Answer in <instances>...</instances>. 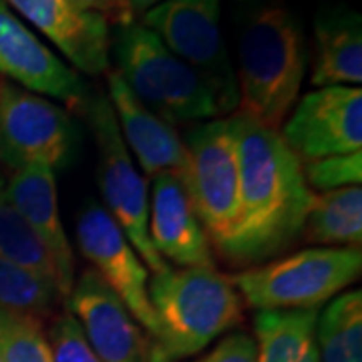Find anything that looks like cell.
Wrapping results in <instances>:
<instances>
[{
    "label": "cell",
    "mask_w": 362,
    "mask_h": 362,
    "mask_svg": "<svg viewBox=\"0 0 362 362\" xmlns=\"http://www.w3.org/2000/svg\"><path fill=\"white\" fill-rule=\"evenodd\" d=\"M240 149V206L232 233L216 252L232 266L252 268L280 256L300 238L314 192L302 161L280 133L233 115Z\"/></svg>",
    "instance_id": "cell-1"
},
{
    "label": "cell",
    "mask_w": 362,
    "mask_h": 362,
    "mask_svg": "<svg viewBox=\"0 0 362 362\" xmlns=\"http://www.w3.org/2000/svg\"><path fill=\"white\" fill-rule=\"evenodd\" d=\"M238 115L278 131L296 103L308 66L302 21L280 2L246 14L238 40Z\"/></svg>",
    "instance_id": "cell-2"
},
{
    "label": "cell",
    "mask_w": 362,
    "mask_h": 362,
    "mask_svg": "<svg viewBox=\"0 0 362 362\" xmlns=\"http://www.w3.org/2000/svg\"><path fill=\"white\" fill-rule=\"evenodd\" d=\"M149 302L156 334L149 361L177 362L206 350L244 320V300L216 268H171L153 274Z\"/></svg>",
    "instance_id": "cell-3"
},
{
    "label": "cell",
    "mask_w": 362,
    "mask_h": 362,
    "mask_svg": "<svg viewBox=\"0 0 362 362\" xmlns=\"http://www.w3.org/2000/svg\"><path fill=\"white\" fill-rule=\"evenodd\" d=\"M111 51L115 54L117 73L131 93L169 125L220 115L204 78L141 23L133 21L115 26Z\"/></svg>",
    "instance_id": "cell-4"
},
{
    "label": "cell",
    "mask_w": 362,
    "mask_h": 362,
    "mask_svg": "<svg viewBox=\"0 0 362 362\" xmlns=\"http://www.w3.org/2000/svg\"><path fill=\"white\" fill-rule=\"evenodd\" d=\"M361 247H308L233 276L247 306L262 310H310L358 280Z\"/></svg>",
    "instance_id": "cell-5"
},
{
    "label": "cell",
    "mask_w": 362,
    "mask_h": 362,
    "mask_svg": "<svg viewBox=\"0 0 362 362\" xmlns=\"http://www.w3.org/2000/svg\"><path fill=\"white\" fill-rule=\"evenodd\" d=\"M187 163L180 177L211 247L228 240L240 206V149L233 117L202 123L185 137Z\"/></svg>",
    "instance_id": "cell-6"
},
{
    "label": "cell",
    "mask_w": 362,
    "mask_h": 362,
    "mask_svg": "<svg viewBox=\"0 0 362 362\" xmlns=\"http://www.w3.org/2000/svg\"><path fill=\"white\" fill-rule=\"evenodd\" d=\"M83 113L89 119L99 149V187L109 216L117 221L131 246L153 274L165 272L169 264L157 254L149 238L147 183L135 168L121 137L113 105L103 93H97L90 95Z\"/></svg>",
    "instance_id": "cell-7"
},
{
    "label": "cell",
    "mask_w": 362,
    "mask_h": 362,
    "mask_svg": "<svg viewBox=\"0 0 362 362\" xmlns=\"http://www.w3.org/2000/svg\"><path fill=\"white\" fill-rule=\"evenodd\" d=\"M221 0H163L143 14V26L194 69L211 90L220 115L238 109V83L221 37Z\"/></svg>",
    "instance_id": "cell-8"
},
{
    "label": "cell",
    "mask_w": 362,
    "mask_h": 362,
    "mask_svg": "<svg viewBox=\"0 0 362 362\" xmlns=\"http://www.w3.org/2000/svg\"><path fill=\"white\" fill-rule=\"evenodd\" d=\"M78 129L71 113L23 89L0 81V161L14 171L26 165L65 169L77 156Z\"/></svg>",
    "instance_id": "cell-9"
},
{
    "label": "cell",
    "mask_w": 362,
    "mask_h": 362,
    "mask_svg": "<svg viewBox=\"0 0 362 362\" xmlns=\"http://www.w3.org/2000/svg\"><path fill=\"white\" fill-rule=\"evenodd\" d=\"M77 244L103 282L127 306L133 318L156 334V318L149 302V274L127 235L101 204L90 202L77 218Z\"/></svg>",
    "instance_id": "cell-10"
},
{
    "label": "cell",
    "mask_w": 362,
    "mask_h": 362,
    "mask_svg": "<svg viewBox=\"0 0 362 362\" xmlns=\"http://www.w3.org/2000/svg\"><path fill=\"white\" fill-rule=\"evenodd\" d=\"M280 137L302 163L361 151V87H322L304 95Z\"/></svg>",
    "instance_id": "cell-11"
},
{
    "label": "cell",
    "mask_w": 362,
    "mask_h": 362,
    "mask_svg": "<svg viewBox=\"0 0 362 362\" xmlns=\"http://www.w3.org/2000/svg\"><path fill=\"white\" fill-rule=\"evenodd\" d=\"M0 75L23 89L65 101L69 109L83 111L90 90L75 69L42 42L0 0Z\"/></svg>",
    "instance_id": "cell-12"
},
{
    "label": "cell",
    "mask_w": 362,
    "mask_h": 362,
    "mask_svg": "<svg viewBox=\"0 0 362 362\" xmlns=\"http://www.w3.org/2000/svg\"><path fill=\"white\" fill-rule=\"evenodd\" d=\"M66 308L77 318L89 346L101 362H147L149 338L143 334L121 298L103 278L87 268L66 296Z\"/></svg>",
    "instance_id": "cell-13"
},
{
    "label": "cell",
    "mask_w": 362,
    "mask_h": 362,
    "mask_svg": "<svg viewBox=\"0 0 362 362\" xmlns=\"http://www.w3.org/2000/svg\"><path fill=\"white\" fill-rule=\"evenodd\" d=\"M63 52L77 71L97 77L109 71L111 25L71 0H4Z\"/></svg>",
    "instance_id": "cell-14"
},
{
    "label": "cell",
    "mask_w": 362,
    "mask_h": 362,
    "mask_svg": "<svg viewBox=\"0 0 362 362\" xmlns=\"http://www.w3.org/2000/svg\"><path fill=\"white\" fill-rule=\"evenodd\" d=\"M149 238L157 254L177 268H216L211 242L177 173L153 177Z\"/></svg>",
    "instance_id": "cell-15"
},
{
    "label": "cell",
    "mask_w": 362,
    "mask_h": 362,
    "mask_svg": "<svg viewBox=\"0 0 362 362\" xmlns=\"http://www.w3.org/2000/svg\"><path fill=\"white\" fill-rule=\"evenodd\" d=\"M6 194L40 246L49 254L57 272L59 294L66 298L75 284V254L59 214L54 171L45 165L16 169L6 183Z\"/></svg>",
    "instance_id": "cell-16"
},
{
    "label": "cell",
    "mask_w": 362,
    "mask_h": 362,
    "mask_svg": "<svg viewBox=\"0 0 362 362\" xmlns=\"http://www.w3.org/2000/svg\"><path fill=\"white\" fill-rule=\"evenodd\" d=\"M107 85L121 137L127 149L137 157L143 171L153 177L163 171L181 175L187 163V153L185 143L177 135L175 127L157 117L151 109H147L131 93L127 83L117 71L107 75Z\"/></svg>",
    "instance_id": "cell-17"
},
{
    "label": "cell",
    "mask_w": 362,
    "mask_h": 362,
    "mask_svg": "<svg viewBox=\"0 0 362 362\" xmlns=\"http://www.w3.org/2000/svg\"><path fill=\"white\" fill-rule=\"evenodd\" d=\"M362 81L361 16L346 8L324 11L314 23V87H354Z\"/></svg>",
    "instance_id": "cell-18"
},
{
    "label": "cell",
    "mask_w": 362,
    "mask_h": 362,
    "mask_svg": "<svg viewBox=\"0 0 362 362\" xmlns=\"http://www.w3.org/2000/svg\"><path fill=\"white\" fill-rule=\"evenodd\" d=\"M300 238L310 244H322V247H361V185L314 195Z\"/></svg>",
    "instance_id": "cell-19"
},
{
    "label": "cell",
    "mask_w": 362,
    "mask_h": 362,
    "mask_svg": "<svg viewBox=\"0 0 362 362\" xmlns=\"http://www.w3.org/2000/svg\"><path fill=\"white\" fill-rule=\"evenodd\" d=\"M318 308L262 310L254 318L258 362H300L316 346Z\"/></svg>",
    "instance_id": "cell-20"
},
{
    "label": "cell",
    "mask_w": 362,
    "mask_h": 362,
    "mask_svg": "<svg viewBox=\"0 0 362 362\" xmlns=\"http://www.w3.org/2000/svg\"><path fill=\"white\" fill-rule=\"evenodd\" d=\"M318 362H362V292L337 296L316 322Z\"/></svg>",
    "instance_id": "cell-21"
},
{
    "label": "cell",
    "mask_w": 362,
    "mask_h": 362,
    "mask_svg": "<svg viewBox=\"0 0 362 362\" xmlns=\"http://www.w3.org/2000/svg\"><path fill=\"white\" fill-rule=\"evenodd\" d=\"M0 256L57 286V272L49 254L45 252V247L40 246L35 233L30 232V228L13 206L2 177H0Z\"/></svg>",
    "instance_id": "cell-22"
},
{
    "label": "cell",
    "mask_w": 362,
    "mask_h": 362,
    "mask_svg": "<svg viewBox=\"0 0 362 362\" xmlns=\"http://www.w3.org/2000/svg\"><path fill=\"white\" fill-rule=\"evenodd\" d=\"M57 286L0 256V308L49 318L59 302Z\"/></svg>",
    "instance_id": "cell-23"
},
{
    "label": "cell",
    "mask_w": 362,
    "mask_h": 362,
    "mask_svg": "<svg viewBox=\"0 0 362 362\" xmlns=\"http://www.w3.org/2000/svg\"><path fill=\"white\" fill-rule=\"evenodd\" d=\"M0 356L2 362H54L42 320L0 308Z\"/></svg>",
    "instance_id": "cell-24"
},
{
    "label": "cell",
    "mask_w": 362,
    "mask_h": 362,
    "mask_svg": "<svg viewBox=\"0 0 362 362\" xmlns=\"http://www.w3.org/2000/svg\"><path fill=\"white\" fill-rule=\"evenodd\" d=\"M304 180L310 189L334 192L362 183V151L332 156L302 163Z\"/></svg>",
    "instance_id": "cell-25"
},
{
    "label": "cell",
    "mask_w": 362,
    "mask_h": 362,
    "mask_svg": "<svg viewBox=\"0 0 362 362\" xmlns=\"http://www.w3.org/2000/svg\"><path fill=\"white\" fill-rule=\"evenodd\" d=\"M47 338L54 362H101L89 346L77 318L69 310L52 320Z\"/></svg>",
    "instance_id": "cell-26"
},
{
    "label": "cell",
    "mask_w": 362,
    "mask_h": 362,
    "mask_svg": "<svg viewBox=\"0 0 362 362\" xmlns=\"http://www.w3.org/2000/svg\"><path fill=\"white\" fill-rule=\"evenodd\" d=\"M192 362H258L254 338L246 332H233L223 337L214 349Z\"/></svg>",
    "instance_id": "cell-27"
},
{
    "label": "cell",
    "mask_w": 362,
    "mask_h": 362,
    "mask_svg": "<svg viewBox=\"0 0 362 362\" xmlns=\"http://www.w3.org/2000/svg\"><path fill=\"white\" fill-rule=\"evenodd\" d=\"M77 8L103 16L109 25L123 26L135 21L127 0H71Z\"/></svg>",
    "instance_id": "cell-28"
},
{
    "label": "cell",
    "mask_w": 362,
    "mask_h": 362,
    "mask_svg": "<svg viewBox=\"0 0 362 362\" xmlns=\"http://www.w3.org/2000/svg\"><path fill=\"white\" fill-rule=\"evenodd\" d=\"M163 0H127V4H129L131 13H133V16H137V14H145L147 11H151L153 6H157V4H161Z\"/></svg>",
    "instance_id": "cell-29"
},
{
    "label": "cell",
    "mask_w": 362,
    "mask_h": 362,
    "mask_svg": "<svg viewBox=\"0 0 362 362\" xmlns=\"http://www.w3.org/2000/svg\"><path fill=\"white\" fill-rule=\"evenodd\" d=\"M300 362H318V352H316V346H314V349H312Z\"/></svg>",
    "instance_id": "cell-30"
},
{
    "label": "cell",
    "mask_w": 362,
    "mask_h": 362,
    "mask_svg": "<svg viewBox=\"0 0 362 362\" xmlns=\"http://www.w3.org/2000/svg\"><path fill=\"white\" fill-rule=\"evenodd\" d=\"M0 362H2V356H0Z\"/></svg>",
    "instance_id": "cell-31"
}]
</instances>
